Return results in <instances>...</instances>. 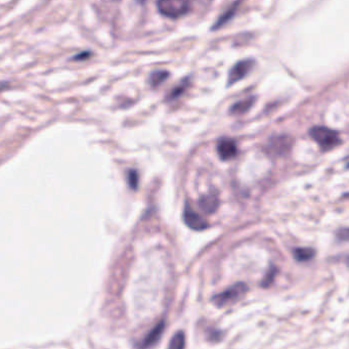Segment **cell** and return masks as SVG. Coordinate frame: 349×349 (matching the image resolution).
<instances>
[{"label": "cell", "mask_w": 349, "mask_h": 349, "mask_svg": "<svg viewBox=\"0 0 349 349\" xmlns=\"http://www.w3.org/2000/svg\"><path fill=\"white\" fill-rule=\"evenodd\" d=\"M247 292H248V286L245 283L240 282L231 286L230 288L224 290L223 292L214 295L211 298V301L215 306L221 309V307L231 305L233 303L240 301Z\"/></svg>", "instance_id": "cell-1"}, {"label": "cell", "mask_w": 349, "mask_h": 349, "mask_svg": "<svg viewBox=\"0 0 349 349\" xmlns=\"http://www.w3.org/2000/svg\"><path fill=\"white\" fill-rule=\"evenodd\" d=\"M310 134L323 151H330L340 145L341 138L336 130L325 126H315L310 130Z\"/></svg>", "instance_id": "cell-2"}, {"label": "cell", "mask_w": 349, "mask_h": 349, "mask_svg": "<svg viewBox=\"0 0 349 349\" xmlns=\"http://www.w3.org/2000/svg\"><path fill=\"white\" fill-rule=\"evenodd\" d=\"M158 10L161 14L167 17L176 18L186 14L190 9V2L181 1V0H169V1L157 2Z\"/></svg>", "instance_id": "cell-3"}, {"label": "cell", "mask_w": 349, "mask_h": 349, "mask_svg": "<svg viewBox=\"0 0 349 349\" xmlns=\"http://www.w3.org/2000/svg\"><path fill=\"white\" fill-rule=\"evenodd\" d=\"M182 217L184 223L194 231H204L209 227L208 222L201 215H199L195 210H193L188 203L184 205Z\"/></svg>", "instance_id": "cell-4"}, {"label": "cell", "mask_w": 349, "mask_h": 349, "mask_svg": "<svg viewBox=\"0 0 349 349\" xmlns=\"http://www.w3.org/2000/svg\"><path fill=\"white\" fill-rule=\"evenodd\" d=\"M293 138L287 135H278L270 138L268 151L273 155H285L292 148Z\"/></svg>", "instance_id": "cell-5"}, {"label": "cell", "mask_w": 349, "mask_h": 349, "mask_svg": "<svg viewBox=\"0 0 349 349\" xmlns=\"http://www.w3.org/2000/svg\"><path fill=\"white\" fill-rule=\"evenodd\" d=\"M254 61L252 59H244L237 63L230 71L229 78H228V85L231 86L244 77H246L250 70L253 68Z\"/></svg>", "instance_id": "cell-6"}, {"label": "cell", "mask_w": 349, "mask_h": 349, "mask_svg": "<svg viewBox=\"0 0 349 349\" xmlns=\"http://www.w3.org/2000/svg\"><path fill=\"white\" fill-rule=\"evenodd\" d=\"M217 153L221 160L229 161L238 154V147L235 140L231 138H222L217 143Z\"/></svg>", "instance_id": "cell-7"}, {"label": "cell", "mask_w": 349, "mask_h": 349, "mask_svg": "<svg viewBox=\"0 0 349 349\" xmlns=\"http://www.w3.org/2000/svg\"><path fill=\"white\" fill-rule=\"evenodd\" d=\"M164 330H165V321L162 320L148 333V335L143 338L139 348L140 349H148V348L154 346L155 344H157L158 341L160 340L161 336L163 335Z\"/></svg>", "instance_id": "cell-8"}, {"label": "cell", "mask_w": 349, "mask_h": 349, "mask_svg": "<svg viewBox=\"0 0 349 349\" xmlns=\"http://www.w3.org/2000/svg\"><path fill=\"white\" fill-rule=\"evenodd\" d=\"M218 205H219V200L215 194L204 195L199 200L200 209L206 214L214 213L218 208Z\"/></svg>", "instance_id": "cell-9"}, {"label": "cell", "mask_w": 349, "mask_h": 349, "mask_svg": "<svg viewBox=\"0 0 349 349\" xmlns=\"http://www.w3.org/2000/svg\"><path fill=\"white\" fill-rule=\"evenodd\" d=\"M254 102H255V97L252 96V97H248L247 99H243V100H240L238 102H236V104H234L230 110V112L234 115H242V114H245L247 111L250 110V108L254 105Z\"/></svg>", "instance_id": "cell-10"}, {"label": "cell", "mask_w": 349, "mask_h": 349, "mask_svg": "<svg viewBox=\"0 0 349 349\" xmlns=\"http://www.w3.org/2000/svg\"><path fill=\"white\" fill-rule=\"evenodd\" d=\"M240 4V2H236L233 4L232 7H230L228 10H225L220 16L219 18L217 19V22H215L214 26H213V30H216V29H219L220 27H222L225 23H228L229 20L234 16V14L236 13V10H237V7L238 5Z\"/></svg>", "instance_id": "cell-11"}, {"label": "cell", "mask_w": 349, "mask_h": 349, "mask_svg": "<svg viewBox=\"0 0 349 349\" xmlns=\"http://www.w3.org/2000/svg\"><path fill=\"white\" fill-rule=\"evenodd\" d=\"M294 258L297 261H310L316 256V251L313 248H295L293 251Z\"/></svg>", "instance_id": "cell-12"}, {"label": "cell", "mask_w": 349, "mask_h": 349, "mask_svg": "<svg viewBox=\"0 0 349 349\" xmlns=\"http://www.w3.org/2000/svg\"><path fill=\"white\" fill-rule=\"evenodd\" d=\"M184 345H186V336L182 331H179L171 338L168 349H184Z\"/></svg>", "instance_id": "cell-13"}, {"label": "cell", "mask_w": 349, "mask_h": 349, "mask_svg": "<svg viewBox=\"0 0 349 349\" xmlns=\"http://www.w3.org/2000/svg\"><path fill=\"white\" fill-rule=\"evenodd\" d=\"M168 72L167 71H155L151 74L150 78H149V82L151 86L153 87H157L159 84H161L163 81H165L168 77Z\"/></svg>", "instance_id": "cell-14"}, {"label": "cell", "mask_w": 349, "mask_h": 349, "mask_svg": "<svg viewBox=\"0 0 349 349\" xmlns=\"http://www.w3.org/2000/svg\"><path fill=\"white\" fill-rule=\"evenodd\" d=\"M189 83H190V82H189V78H187V79H184L183 81H181V83H180L179 85L175 86V87L171 90V92L167 95V97H166L167 100L171 101V100L176 99L179 95H181V94L184 92V90L187 89Z\"/></svg>", "instance_id": "cell-15"}, {"label": "cell", "mask_w": 349, "mask_h": 349, "mask_svg": "<svg viewBox=\"0 0 349 349\" xmlns=\"http://www.w3.org/2000/svg\"><path fill=\"white\" fill-rule=\"evenodd\" d=\"M139 176L136 170H129L127 173V181L131 190H136L138 188Z\"/></svg>", "instance_id": "cell-16"}, {"label": "cell", "mask_w": 349, "mask_h": 349, "mask_svg": "<svg viewBox=\"0 0 349 349\" xmlns=\"http://www.w3.org/2000/svg\"><path fill=\"white\" fill-rule=\"evenodd\" d=\"M275 275H276V270L275 269H272L270 271L269 274H266L264 280L262 281V286L263 287H268L272 284V282L274 281V278H275Z\"/></svg>", "instance_id": "cell-17"}, {"label": "cell", "mask_w": 349, "mask_h": 349, "mask_svg": "<svg viewBox=\"0 0 349 349\" xmlns=\"http://www.w3.org/2000/svg\"><path fill=\"white\" fill-rule=\"evenodd\" d=\"M91 55V52L90 51H81L80 53L74 55L72 57V59H75V60H81V59H85L87 57H89Z\"/></svg>", "instance_id": "cell-18"}]
</instances>
